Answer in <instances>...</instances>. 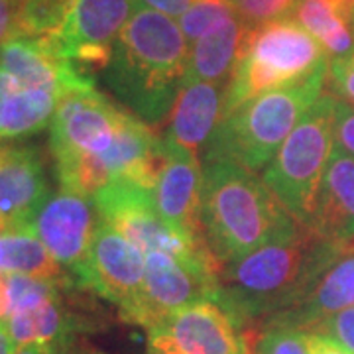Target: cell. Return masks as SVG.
Masks as SVG:
<instances>
[{"label":"cell","instance_id":"cell-19","mask_svg":"<svg viewBox=\"0 0 354 354\" xmlns=\"http://www.w3.org/2000/svg\"><path fill=\"white\" fill-rule=\"evenodd\" d=\"M223 102L225 97L221 93V85L183 79L174 102L165 138L174 140L195 152L203 144H207V140L215 132L216 124L221 122Z\"/></svg>","mask_w":354,"mask_h":354},{"label":"cell","instance_id":"cell-31","mask_svg":"<svg viewBox=\"0 0 354 354\" xmlns=\"http://www.w3.org/2000/svg\"><path fill=\"white\" fill-rule=\"evenodd\" d=\"M327 85L335 99L354 106V51L339 59H329Z\"/></svg>","mask_w":354,"mask_h":354},{"label":"cell","instance_id":"cell-11","mask_svg":"<svg viewBox=\"0 0 354 354\" xmlns=\"http://www.w3.org/2000/svg\"><path fill=\"white\" fill-rule=\"evenodd\" d=\"M138 0H73L64 28L53 36L59 51L81 71L104 69Z\"/></svg>","mask_w":354,"mask_h":354},{"label":"cell","instance_id":"cell-42","mask_svg":"<svg viewBox=\"0 0 354 354\" xmlns=\"http://www.w3.org/2000/svg\"><path fill=\"white\" fill-rule=\"evenodd\" d=\"M230 2H232V0H230Z\"/></svg>","mask_w":354,"mask_h":354},{"label":"cell","instance_id":"cell-5","mask_svg":"<svg viewBox=\"0 0 354 354\" xmlns=\"http://www.w3.org/2000/svg\"><path fill=\"white\" fill-rule=\"evenodd\" d=\"M335 148V97L323 93L264 167L262 181L297 223L307 225Z\"/></svg>","mask_w":354,"mask_h":354},{"label":"cell","instance_id":"cell-20","mask_svg":"<svg viewBox=\"0 0 354 354\" xmlns=\"http://www.w3.org/2000/svg\"><path fill=\"white\" fill-rule=\"evenodd\" d=\"M248 32L250 28L242 22L239 14L215 26L211 32H207L193 44L185 79L223 85L230 79L241 59Z\"/></svg>","mask_w":354,"mask_h":354},{"label":"cell","instance_id":"cell-10","mask_svg":"<svg viewBox=\"0 0 354 354\" xmlns=\"http://www.w3.org/2000/svg\"><path fill=\"white\" fill-rule=\"evenodd\" d=\"M150 351L160 354H248L239 325L215 301L183 307L148 329Z\"/></svg>","mask_w":354,"mask_h":354},{"label":"cell","instance_id":"cell-14","mask_svg":"<svg viewBox=\"0 0 354 354\" xmlns=\"http://www.w3.org/2000/svg\"><path fill=\"white\" fill-rule=\"evenodd\" d=\"M97 227L93 199L69 191L50 197L30 225L53 260L73 274L85 262Z\"/></svg>","mask_w":354,"mask_h":354},{"label":"cell","instance_id":"cell-38","mask_svg":"<svg viewBox=\"0 0 354 354\" xmlns=\"http://www.w3.org/2000/svg\"><path fill=\"white\" fill-rule=\"evenodd\" d=\"M342 2H344V4H346V6L351 8V12L354 14V0H342Z\"/></svg>","mask_w":354,"mask_h":354},{"label":"cell","instance_id":"cell-17","mask_svg":"<svg viewBox=\"0 0 354 354\" xmlns=\"http://www.w3.org/2000/svg\"><path fill=\"white\" fill-rule=\"evenodd\" d=\"M305 227L323 241L339 244L354 241V158L339 146L333 148Z\"/></svg>","mask_w":354,"mask_h":354},{"label":"cell","instance_id":"cell-34","mask_svg":"<svg viewBox=\"0 0 354 354\" xmlns=\"http://www.w3.org/2000/svg\"><path fill=\"white\" fill-rule=\"evenodd\" d=\"M140 6H148L152 10H158V12L167 14L171 18H179L181 14L185 12L189 8L191 0H138Z\"/></svg>","mask_w":354,"mask_h":354},{"label":"cell","instance_id":"cell-27","mask_svg":"<svg viewBox=\"0 0 354 354\" xmlns=\"http://www.w3.org/2000/svg\"><path fill=\"white\" fill-rule=\"evenodd\" d=\"M236 14L230 0H191L189 8L179 16V28L187 41H197L215 26Z\"/></svg>","mask_w":354,"mask_h":354},{"label":"cell","instance_id":"cell-24","mask_svg":"<svg viewBox=\"0 0 354 354\" xmlns=\"http://www.w3.org/2000/svg\"><path fill=\"white\" fill-rule=\"evenodd\" d=\"M6 329L14 348L32 342H46L55 346L57 354H64L73 325L65 315L59 299H53L34 309L10 315L6 319Z\"/></svg>","mask_w":354,"mask_h":354},{"label":"cell","instance_id":"cell-29","mask_svg":"<svg viewBox=\"0 0 354 354\" xmlns=\"http://www.w3.org/2000/svg\"><path fill=\"white\" fill-rule=\"evenodd\" d=\"M248 354H309V335L288 327H264Z\"/></svg>","mask_w":354,"mask_h":354},{"label":"cell","instance_id":"cell-9","mask_svg":"<svg viewBox=\"0 0 354 354\" xmlns=\"http://www.w3.org/2000/svg\"><path fill=\"white\" fill-rule=\"evenodd\" d=\"M122 113L95 88V83L65 91L50 122L53 158L65 153L101 158L113 146Z\"/></svg>","mask_w":354,"mask_h":354},{"label":"cell","instance_id":"cell-35","mask_svg":"<svg viewBox=\"0 0 354 354\" xmlns=\"http://www.w3.org/2000/svg\"><path fill=\"white\" fill-rule=\"evenodd\" d=\"M307 335H309V354H354L321 335H313V333Z\"/></svg>","mask_w":354,"mask_h":354},{"label":"cell","instance_id":"cell-3","mask_svg":"<svg viewBox=\"0 0 354 354\" xmlns=\"http://www.w3.org/2000/svg\"><path fill=\"white\" fill-rule=\"evenodd\" d=\"M199 221L203 242L221 270L264 246L295 218L262 177L223 160L203 164Z\"/></svg>","mask_w":354,"mask_h":354},{"label":"cell","instance_id":"cell-40","mask_svg":"<svg viewBox=\"0 0 354 354\" xmlns=\"http://www.w3.org/2000/svg\"><path fill=\"white\" fill-rule=\"evenodd\" d=\"M4 150H6V148H4V144L0 142V156H2V152H4Z\"/></svg>","mask_w":354,"mask_h":354},{"label":"cell","instance_id":"cell-18","mask_svg":"<svg viewBox=\"0 0 354 354\" xmlns=\"http://www.w3.org/2000/svg\"><path fill=\"white\" fill-rule=\"evenodd\" d=\"M354 305V241L319 276L315 286L295 307L270 317L264 327L311 330L323 319Z\"/></svg>","mask_w":354,"mask_h":354},{"label":"cell","instance_id":"cell-15","mask_svg":"<svg viewBox=\"0 0 354 354\" xmlns=\"http://www.w3.org/2000/svg\"><path fill=\"white\" fill-rule=\"evenodd\" d=\"M0 69L26 87L51 88L59 97L93 79L59 51L53 36L16 34L0 46Z\"/></svg>","mask_w":354,"mask_h":354},{"label":"cell","instance_id":"cell-21","mask_svg":"<svg viewBox=\"0 0 354 354\" xmlns=\"http://www.w3.org/2000/svg\"><path fill=\"white\" fill-rule=\"evenodd\" d=\"M59 93L26 87L0 69V138H20L51 122Z\"/></svg>","mask_w":354,"mask_h":354},{"label":"cell","instance_id":"cell-12","mask_svg":"<svg viewBox=\"0 0 354 354\" xmlns=\"http://www.w3.org/2000/svg\"><path fill=\"white\" fill-rule=\"evenodd\" d=\"M164 142V164L153 189L156 207L167 227L185 241L203 242L199 201H201L203 165L197 153L177 144L174 140Z\"/></svg>","mask_w":354,"mask_h":354},{"label":"cell","instance_id":"cell-36","mask_svg":"<svg viewBox=\"0 0 354 354\" xmlns=\"http://www.w3.org/2000/svg\"><path fill=\"white\" fill-rule=\"evenodd\" d=\"M12 354H57V351H55V346L46 344V342H32V344L14 348Z\"/></svg>","mask_w":354,"mask_h":354},{"label":"cell","instance_id":"cell-41","mask_svg":"<svg viewBox=\"0 0 354 354\" xmlns=\"http://www.w3.org/2000/svg\"><path fill=\"white\" fill-rule=\"evenodd\" d=\"M148 354H160V353H152V351H150V353H148Z\"/></svg>","mask_w":354,"mask_h":354},{"label":"cell","instance_id":"cell-22","mask_svg":"<svg viewBox=\"0 0 354 354\" xmlns=\"http://www.w3.org/2000/svg\"><path fill=\"white\" fill-rule=\"evenodd\" d=\"M291 18L323 46L330 59L354 51V14L342 0H299Z\"/></svg>","mask_w":354,"mask_h":354},{"label":"cell","instance_id":"cell-33","mask_svg":"<svg viewBox=\"0 0 354 354\" xmlns=\"http://www.w3.org/2000/svg\"><path fill=\"white\" fill-rule=\"evenodd\" d=\"M18 4L20 0H0V46L18 34Z\"/></svg>","mask_w":354,"mask_h":354},{"label":"cell","instance_id":"cell-30","mask_svg":"<svg viewBox=\"0 0 354 354\" xmlns=\"http://www.w3.org/2000/svg\"><path fill=\"white\" fill-rule=\"evenodd\" d=\"M309 333L321 335L342 348H346L348 353H354V307H346L339 313L323 319Z\"/></svg>","mask_w":354,"mask_h":354},{"label":"cell","instance_id":"cell-2","mask_svg":"<svg viewBox=\"0 0 354 354\" xmlns=\"http://www.w3.org/2000/svg\"><path fill=\"white\" fill-rule=\"evenodd\" d=\"M187 38L176 20L138 6L122 28L102 73L120 101L156 124L174 109L187 73Z\"/></svg>","mask_w":354,"mask_h":354},{"label":"cell","instance_id":"cell-1","mask_svg":"<svg viewBox=\"0 0 354 354\" xmlns=\"http://www.w3.org/2000/svg\"><path fill=\"white\" fill-rule=\"evenodd\" d=\"M348 244L323 241L293 221L264 246L218 270L215 304L239 327L268 321L299 304Z\"/></svg>","mask_w":354,"mask_h":354},{"label":"cell","instance_id":"cell-37","mask_svg":"<svg viewBox=\"0 0 354 354\" xmlns=\"http://www.w3.org/2000/svg\"><path fill=\"white\" fill-rule=\"evenodd\" d=\"M14 344L6 329V319H0V354H12Z\"/></svg>","mask_w":354,"mask_h":354},{"label":"cell","instance_id":"cell-7","mask_svg":"<svg viewBox=\"0 0 354 354\" xmlns=\"http://www.w3.org/2000/svg\"><path fill=\"white\" fill-rule=\"evenodd\" d=\"M146 256L109 223L99 221L85 262L79 266L75 281L118 305L120 317L128 321L142 299Z\"/></svg>","mask_w":354,"mask_h":354},{"label":"cell","instance_id":"cell-26","mask_svg":"<svg viewBox=\"0 0 354 354\" xmlns=\"http://www.w3.org/2000/svg\"><path fill=\"white\" fill-rule=\"evenodd\" d=\"M6 297H8V317L20 311L34 309L38 305L59 299L57 286L59 279L38 278L28 274H6Z\"/></svg>","mask_w":354,"mask_h":354},{"label":"cell","instance_id":"cell-23","mask_svg":"<svg viewBox=\"0 0 354 354\" xmlns=\"http://www.w3.org/2000/svg\"><path fill=\"white\" fill-rule=\"evenodd\" d=\"M0 272L62 279V266L53 260L30 227L0 230Z\"/></svg>","mask_w":354,"mask_h":354},{"label":"cell","instance_id":"cell-39","mask_svg":"<svg viewBox=\"0 0 354 354\" xmlns=\"http://www.w3.org/2000/svg\"><path fill=\"white\" fill-rule=\"evenodd\" d=\"M77 354H102V353H97V351H85V353H77Z\"/></svg>","mask_w":354,"mask_h":354},{"label":"cell","instance_id":"cell-8","mask_svg":"<svg viewBox=\"0 0 354 354\" xmlns=\"http://www.w3.org/2000/svg\"><path fill=\"white\" fill-rule=\"evenodd\" d=\"M142 299L128 323L150 329L160 319L183 307L215 301L218 272L211 266H187L165 252H148Z\"/></svg>","mask_w":354,"mask_h":354},{"label":"cell","instance_id":"cell-16","mask_svg":"<svg viewBox=\"0 0 354 354\" xmlns=\"http://www.w3.org/2000/svg\"><path fill=\"white\" fill-rule=\"evenodd\" d=\"M50 199L44 164L36 150L18 146L0 156V216L8 227H30Z\"/></svg>","mask_w":354,"mask_h":354},{"label":"cell","instance_id":"cell-25","mask_svg":"<svg viewBox=\"0 0 354 354\" xmlns=\"http://www.w3.org/2000/svg\"><path fill=\"white\" fill-rule=\"evenodd\" d=\"M73 0H20L18 34L55 36L64 28Z\"/></svg>","mask_w":354,"mask_h":354},{"label":"cell","instance_id":"cell-13","mask_svg":"<svg viewBox=\"0 0 354 354\" xmlns=\"http://www.w3.org/2000/svg\"><path fill=\"white\" fill-rule=\"evenodd\" d=\"M242 55L268 67L286 85L329 65L323 46L293 18L250 28Z\"/></svg>","mask_w":354,"mask_h":354},{"label":"cell","instance_id":"cell-4","mask_svg":"<svg viewBox=\"0 0 354 354\" xmlns=\"http://www.w3.org/2000/svg\"><path fill=\"white\" fill-rule=\"evenodd\" d=\"M329 65L295 83L268 91L221 118L205 144L203 164L234 162L248 171H260L272 162L304 114L327 87Z\"/></svg>","mask_w":354,"mask_h":354},{"label":"cell","instance_id":"cell-32","mask_svg":"<svg viewBox=\"0 0 354 354\" xmlns=\"http://www.w3.org/2000/svg\"><path fill=\"white\" fill-rule=\"evenodd\" d=\"M335 146L354 158V106L335 99Z\"/></svg>","mask_w":354,"mask_h":354},{"label":"cell","instance_id":"cell-6","mask_svg":"<svg viewBox=\"0 0 354 354\" xmlns=\"http://www.w3.org/2000/svg\"><path fill=\"white\" fill-rule=\"evenodd\" d=\"M93 203L104 223H109L144 254L165 252L187 266H211L218 272L205 244L185 241L162 221L156 207L153 189L127 177H114Z\"/></svg>","mask_w":354,"mask_h":354},{"label":"cell","instance_id":"cell-28","mask_svg":"<svg viewBox=\"0 0 354 354\" xmlns=\"http://www.w3.org/2000/svg\"><path fill=\"white\" fill-rule=\"evenodd\" d=\"M234 10L248 28L291 18L299 0H232Z\"/></svg>","mask_w":354,"mask_h":354}]
</instances>
